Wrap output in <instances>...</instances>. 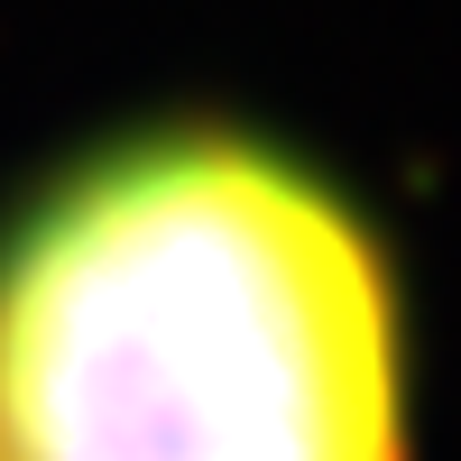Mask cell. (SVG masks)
Masks as SVG:
<instances>
[{
    "label": "cell",
    "instance_id": "cell-1",
    "mask_svg": "<svg viewBox=\"0 0 461 461\" xmlns=\"http://www.w3.org/2000/svg\"><path fill=\"white\" fill-rule=\"evenodd\" d=\"M0 461H406L378 230L230 121L84 148L0 230Z\"/></svg>",
    "mask_w": 461,
    "mask_h": 461
}]
</instances>
